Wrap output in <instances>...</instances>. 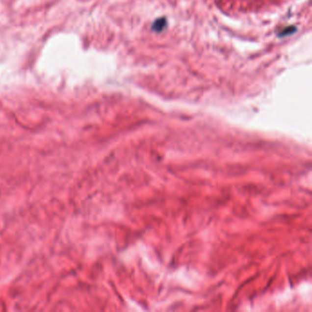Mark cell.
Wrapping results in <instances>:
<instances>
[{
    "label": "cell",
    "mask_w": 312,
    "mask_h": 312,
    "mask_svg": "<svg viewBox=\"0 0 312 312\" xmlns=\"http://www.w3.org/2000/svg\"><path fill=\"white\" fill-rule=\"evenodd\" d=\"M166 25H167L166 19H165V18H161V19H158V20H156V21L154 22V24H153V26H152V28H153L155 31L159 32V31H162L163 28L166 27Z\"/></svg>",
    "instance_id": "obj_1"
},
{
    "label": "cell",
    "mask_w": 312,
    "mask_h": 312,
    "mask_svg": "<svg viewBox=\"0 0 312 312\" xmlns=\"http://www.w3.org/2000/svg\"><path fill=\"white\" fill-rule=\"evenodd\" d=\"M295 31H296V27H287V28H286V29H284V30H283V31H282V32H281V33L279 34V36H286V35L291 34V33H293V32H295Z\"/></svg>",
    "instance_id": "obj_2"
}]
</instances>
